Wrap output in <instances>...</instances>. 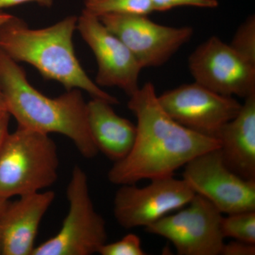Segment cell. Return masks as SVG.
I'll list each match as a JSON object with an SVG mask.
<instances>
[{"label":"cell","mask_w":255,"mask_h":255,"mask_svg":"<svg viewBox=\"0 0 255 255\" xmlns=\"http://www.w3.org/2000/svg\"><path fill=\"white\" fill-rule=\"evenodd\" d=\"M99 254L102 255H145L141 240L134 233H129L120 241L105 243L101 247Z\"/></svg>","instance_id":"obj_19"},{"label":"cell","mask_w":255,"mask_h":255,"mask_svg":"<svg viewBox=\"0 0 255 255\" xmlns=\"http://www.w3.org/2000/svg\"><path fill=\"white\" fill-rule=\"evenodd\" d=\"M4 111H6V103H5L4 95L0 88V112H4Z\"/></svg>","instance_id":"obj_25"},{"label":"cell","mask_w":255,"mask_h":255,"mask_svg":"<svg viewBox=\"0 0 255 255\" xmlns=\"http://www.w3.org/2000/svg\"><path fill=\"white\" fill-rule=\"evenodd\" d=\"M128 107L136 118V136L130 152L108 172L114 185L174 176L191 159L219 148V140L183 127L164 112L155 87L147 82L130 96Z\"/></svg>","instance_id":"obj_1"},{"label":"cell","mask_w":255,"mask_h":255,"mask_svg":"<svg viewBox=\"0 0 255 255\" xmlns=\"http://www.w3.org/2000/svg\"><path fill=\"white\" fill-rule=\"evenodd\" d=\"M69 208L59 232L32 255H91L107 243V223L94 206L86 172L75 165L66 191Z\"/></svg>","instance_id":"obj_5"},{"label":"cell","mask_w":255,"mask_h":255,"mask_svg":"<svg viewBox=\"0 0 255 255\" xmlns=\"http://www.w3.org/2000/svg\"><path fill=\"white\" fill-rule=\"evenodd\" d=\"M222 214L204 196L195 194L189 204L145 228L164 238L179 255H219L225 243Z\"/></svg>","instance_id":"obj_6"},{"label":"cell","mask_w":255,"mask_h":255,"mask_svg":"<svg viewBox=\"0 0 255 255\" xmlns=\"http://www.w3.org/2000/svg\"><path fill=\"white\" fill-rule=\"evenodd\" d=\"M0 88L6 111L16 119L18 127L48 135L61 134L72 140L85 158L97 155L81 90H67L55 98L47 97L32 86L23 69L1 50Z\"/></svg>","instance_id":"obj_2"},{"label":"cell","mask_w":255,"mask_h":255,"mask_svg":"<svg viewBox=\"0 0 255 255\" xmlns=\"http://www.w3.org/2000/svg\"><path fill=\"white\" fill-rule=\"evenodd\" d=\"M77 30L95 55L97 85L118 87L129 97L135 93L142 68L123 42L85 10L78 17Z\"/></svg>","instance_id":"obj_12"},{"label":"cell","mask_w":255,"mask_h":255,"mask_svg":"<svg viewBox=\"0 0 255 255\" xmlns=\"http://www.w3.org/2000/svg\"><path fill=\"white\" fill-rule=\"evenodd\" d=\"M157 99L164 112L177 123L214 138L242 107L235 97L220 95L196 82L168 90Z\"/></svg>","instance_id":"obj_11"},{"label":"cell","mask_w":255,"mask_h":255,"mask_svg":"<svg viewBox=\"0 0 255 255\" xmlns=\"http://www.w3.org/2000/svg\"><path fill=\"white\" fill-rule=\"evenodd\" d=\"M194 82L220 95L246 99L255 94V64L219 37L211 36L188 61Z\"/></svg>","instance_id":"obj_9"},{"label":"cell","mask_w":255,"mask_h":255,"mask_svg":"<svg viewBox=\"0 0 255 255\" xmlns=\"http://www.w3.org/2000/svg\"><path fill=\"white\" fill-rule=\"evenodd\" d=\"M8 203H9L8 199H3V198L0 197V215L1 214L2 211H4V209L6 208Z\"/></svg>","instance_id":"obj_26"},{"label":"cell","mask_w":255,"mask_h":255,"mask_svg":"<svg viewBox=\"0 0 255 255\" xmlns=\"http://www.w3.org/2000/svg\"><path fill=\"white\" fill-rule=\"evenodd\" d=\"M87 122L99 152L114 162L130 152L136 136V125L116 113L110 102L98 98L87 102Z\"/></svg>","instance_id":"obj_15"},{"label":"cell","mask_w":255,"mask_h":255,"mask_svg":"<svg viewBox=\"0 0 255 255\" xmlns=\"http://www.w3.org/2000/svg\"><path fill=\"white\" fill-rule=\"evenodd\" d=\"M0 255H2V243H1V238H0Z\"/></svg>","instance_id":"obj_27"},{"label":"cell","mask_w":255,"mask_h":255,"mask_svg":"<svg viewBox=\"0 0 255 255\" xmlns=\"http://www.w3.org/2000/svg\"><path fill=\"white\" fill-rule=\"evenodd\" d=\"M10 114L8 112H0V150L5 137L9 133Z\"/></svg>","instance_id":"obj_23"},{"label":"cell","mask_w":255,"mask_h":255,"mask_svg":"<svg viewBox=\"0 0 255 255\" xmlns=\"http://www.w3.org/2000/svg\"><path fill=\"white\" fill-rule=\"evenodd\" d=\"M55 197L52 191L19 196L0 215L2 255H32L38 228Z\"/></svg>","instance_id":"obj_13"},{"label":"cell","mask_w":255,"mask_h":255,"mask_svg":"<svg viewBox=\"0 0 255 255\" xmlns=\"http://www.w3.org/2000/svg\"><path fill=\"white\" fill-rule=\"evenodd\" d=\"M78 17L70 16L48 27L31 28L12 16L0 26V50L16 63L34 67L47 80L59 82L67 90H80L92 98L102 99L118 105L114 96L92 80L77 58L73 35Z\"/></svg>","instance_id":"obj_3"},{"label":"cell","mask_w":255,"mask_h":255,"mask_svg":"<svg viewBox=\"0 0 255 255\" xmlns=\"http://www.w3.org/2000/svg\"><path fill=\"white\" fill-rule=\"evenodd\" d=\"M148 185H121L114 199L116 221L126 229L146 228L184 207L195 193L184 179L174 176L151 179Z\"/></svg>","instance_id":"obj_8"},{"label":"cell","mask_w":255,"mask_h":255,"mask_svg":"<svg viewBox=\"0 0 255 255\" xmlns=\"http://www.w3.org/2000/svg\"><path fill=\"white\" fill-rule=\"evenodd\" d=\"M216 138L228 168L255 181V94L245 99L239 113L221 128Z\"/></svg>","instance_id":"obj_14"},{"label":"cell","mask_w":255,"mask_h":255,"mask_svg":"<svg viewBox=\"0 0 255 255\" xmlns=\"http://www.w3.org/2000/svg\"><path fill=\"white\" fill-rule=\"evenodd\" d=\"M11 16H12V15L6 14V13L0 11V26L4 24L6 21H7Z\"/></svg>","instance_id":"obj_24"},{"label":"cell","mask_w":255,"mask_h":255,"mask_svg":"<svg viewBox=\"0 0 255 255\" xmlns=\"http://www.w3.org/2000/svg\"><path fill=\"white\" fill-rule=\"evenodd\" d=\"M34 2L40 6L50 7L53 5V0H0V11L5 8L11 7L24 3Z\"/></svg>","instance_id":"obj_22"},{"label":"cell","mask_w":255,"mask_h":255,"mask_svg":"<svg viewBox=\"0 0 255 255\" xmlns=\"http://www.w3.org/2000/svg\"><path fill=\"white\" fill-rule=\"evenodd\" d=\"M230 46L238 54L255 64V17L247 18L236 32Z\"/></svg>","instance_id":"obj_18"},{"label":"cell","mask_w":255,"mask_h":255,"mask_svg":"<svg viewBox=\"0 0 255 255\" xmlns=\"http://www.w3.org/2000/svg\"><path fill=\"white\" fill-rule=\"evenodd\" d=\"M59 156L48 134L18 127L0 150V197L39 192L58 179Z\"/></svg>","instance_id":"obj_4"},{"label":"cell","mask_w":255,"mask_h":255,"mask_svg":"<svg viewBox=\"0 0 255 255\" xmlns=\"http://www.w3.org/2000/svg\"><path fill=\"white\" fill-rule=\"evenodd\" d=\"M98 18L130 50L142 68L167 63L194 33L191 26H164L142 15L107 14Z\"/></svg>","instance_id":"obj_10"},{"label":"cell","mask_w":255,"mask_h":255,"mask_svg":"<svg viewBox=\"0 0 255 255\" xmlns=\"http://www.w3.org/2000/svg\"><path fill=\"white\" fill-rule=\"evenodd\" d=\"M83 10L97 17L107 14L147 16L154 11L150 0H85Z\"/></svg>","instance_id":"obj_16"},{"label":"cell","mask_w":255,"mask_h":255,"mask_svg":"<svg viewBox=\"0 0 255 255\" xmlns=\"http://www.w3.org/2000/svg\"><path fill=\"white\" fill-rule=\"evenodd\" d=\"M184 167L182 179L188 186L221 214L255 211V181L243 179L228 168L219 148L198 155Z\"/></svg>","instance_id":"obj_7"},{"label":"cell","mask_w":255,"mask_h":255,"mask_svg":"<svg viewBox=\"0 0 255 255\" xmlns=\"http://www.w3.org/2000/svg\"><path fill=\"white\" fill-rule=\"evenodd\" d=\"M154 11H165L179 6L213 9L219 6L218 0H150Z\"/></svg>","instance_id":"obj_20"},{"label":"cell","mask_w":255,"mask_h":255,"mask_svg":"<svg viewBox=\"0 0 255 255\" xmlns=\"http://www.w3.org/2000/svg\"><path fill=\"white\" fill-rule=\"evenodd\" d=\"M222 255H255V244L236 241L224 243L221 252Z\"/></svg>","instance_id":"obj_21"},{"label":"cell","mask_w":255,"mask_h":255,"mask_svg":"<svg viewBox=\"0 0 255 255\" xmlns=\"http://www.w3.org/2000/svg\"><path fill=\"white\" fill-rule=\"evenodd\" d=\"M221 226L225 238L255 244V211H242L223 216Z\"/></svg>","instance_id":"obj_17"}]
</instances>
